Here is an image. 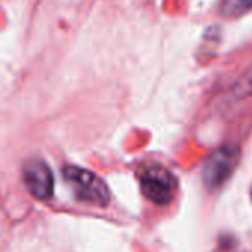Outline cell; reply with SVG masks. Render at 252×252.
<instances>
[{
  "label": "cell",
  "mask_w": 252,
  "mask_h": 252,
  "mask_svg": "<svg viewBox=\"0 0 252 252\" xmlns=\"http://www.w3.org/2000/svg\"><path fill=\"white\" fill-rule=\"evenodd\" d=\"M249 8H252V0H225V3L222 5V12L227 17H234L248 11Z\"/></svg>",
  "instance_id": "5b68a950"
},
{
  "label": "cell",
  "mask_w": 252,
  "mask_h": 252,
  "mask_svg": "<svg viewBox=\"0 0 252 252\" xmlns=\"http://www.w3.org/2000/svg\"><path fill=\"white\" fill-rule=\"evenodd\" d=\"M143 194L156 205L169 203L177 191V180L171 171L160 165H146L140 171Z\"/></svg>",
  "instance_id": "6da1fadb"
},
{
  "label": "cell",
  "mask_w": 252,
  "mask_h": 252,
  "mask_svg": "<svg viewBox=\"0 0 252 252\" xmlns=\"http://www.w3.org/2000/svg\"><path fill=\"white\" fill-rule=\"evenodd\" d=\"M234 166L233 162V155L231 153H225V150H220L218 153L212 155V158L208 160V163L205 165V181L209 186H218L221 184L227 175L231 172V168Z\"/></svg>",
  "instance_id": "277c9868"
},
{
  "label": "cell",
  "mask_w": 252,
  "mask_h": 252,
  "mask_svg": "<svg viewBox=\"0 0 252 252\" xmlns=\"http://www.w3.org/2000/svg\"><path fill=\"white\" fill-rule=\"evenodd\" d=\"M24 183L33 196L48 199L54 193V175L49 166L42 160H30L24 166Z\"/></svg>",
  "instance_id": "3957f363"
},
{
  "label": "cell",
  "mask_w": 252,
  "mask_h": 252,
  "mask_svg": "<svg viewBox=\"0 0 252 252\" xmlns=\"http://www.w3.org/2000/svg\"><path fill=\"white\" fill-rule=\"evenodd\" d=\"M64 177L76 197L82 202L96 206H105L108 203V189L105 183L95 174L76 166H67L64 169Z\"/></svg>",
  "instance_id": "7a4b0ae2"
}]
</instances>
